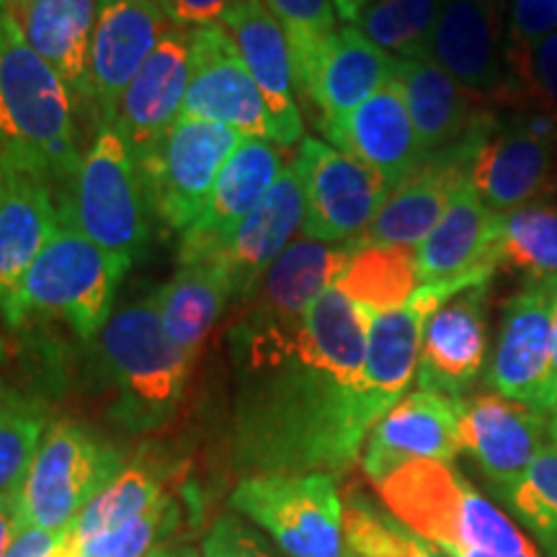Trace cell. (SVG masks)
<instances>
[{
	"mask_svg": "<svg viewBox=\"0 0 557 557\" xmlns=\"http://www.w3.org/2000/svg\"><path fill=\"white\" fill-rule=\"evenodd\" d=\"M369 315L336 284L289 331H230L235 457L250 475H336L380 421L364 387Z\"/></svg>",
	"mask_w": 557,
	"mask_h": 557,
	"instance_id": "obj_1",
	"label": "cell"
},
{
	"mask_svg": "<svg viewBox=\"0 0 557 557\" xmlns=\"http://www.w3.org/2000/svg\"><path fill=\"white\" fill-rule=\"evenodd\" d=\"M374 487L395 519L447 557H540L527 534L451 462L416 459Z\"/></svg>",
	"mask_w": 557,
	"mask_h": 557,
	"instance_id": "obj_2",
	"label": "cell"
},
{
	"mask_svg": "<svg viewBox=\"0 0 557 557\" xmlns=\"http://www.w3.org/2000/svg\"><path fill=\"white\" fill-rule=\"evenodd\" d=\"M81 160L67 83L32 50L18 18L0 11V169L73 178Z\"/></svg>",
	"mask_w": 557,
	"mask_h": 557,
	"instance_id": "obj_3",
	"label": "cell"
},
{
	"mask_svg": "<svg viewBox=\"0 0 557 557\" xmlns=\"http://www.w3.org/2000/svg\"><path fill=\"white\" fill-rule=\"evenodd\" d=\"M124 274L127 269L62 220L58 233L5 299L0 318L9 325L58 318L83 338L99 336Z\"/></svg>",
	"mask_w": 557,
	"mask_h": 557,
	"instance_id": "obj_4",
	"label": "cell"
},
{
	"mask_svg": "<svg viewBox=\"0 0 557 557\" xmlns=\"http://www.w3.org/2000/svg\"><path fill=\"white\" fill-rule=\"evenodd\" d=\"M99 351L120 395V416L132 429L156 426L176 410L194 357L163 331L156 297L111 312L99 333Z\"/></svg>",
	"mask_w": 557,
	"mask_h": 557,
	"instance_id": "obj_5",
	"label": "cell"
},
{
	"mask_svg": "<svg viewBox=\"0 0 557 557\" xmlns=\"http://www.w3.org/2000/svg\"><path fill=\"white\" fill-rule=\"evenodd\" d=\"M148 212L135 152L116 124H101L75 171L73 205L62 212V220L81 230L122 269H129L148 246Z\"/></svg>",
	"mask_w": 557,
	"mask_h": 557,
	"instance_id": "obj_6",
	"label": "cell"
},
{
	"mask_svg": "<svg viewBox=\"0 0 557 557\" xmlns=\"http://www.w3.org/2000/svg\"><path fill=\"white\" fill-rule=\"evenodd\" d=\"M124 470L94 431L62 418L45 429L18 493V524L65 537L78 513Z\"/></svg>",
	"mask_w": 557,
	"mask_h": 557,
	"instance_id": "obj_7",
	"label": "cell"
},
{
	"mask_svg": "<svg viewBox=\"0 0 557 557\" xmlns=\"http://www.w3.org/2000/svg\"><path fill=\"white\" fill-rule=\"evenodd\" d=\"M240 143L243 135L225 124L178 116L148 148L135 152L150 214L173 233H186Z\"/></svg>",
	"mask_w": 557,
	"mask_h": 557,
	"instance_id": "obj_8",
	"label": "cell"
},
{
	"mask_svg": "<svg viewBox=\"0 0 557 557\" xmlns=\"http://www.w3.org/2000/svg\"><path fill=\"white\" fill-rule=\"evenodd\" d=\"M230 500L289 557H346L344 504L333 475H248Z\"/></svg>",
	"mask_w": 557,
	"mask_h": 557,
	"instance_id": "obj_9",
	"label": "cell"
},
{
	"mask_svg": "<svg viewBox=\"0 0 557 557\" xmlns=\"http://www.w3.org/2000/svg\"><path fill=\"white\" fill-rule=\"evenodd\" d=\"M295 165L305 191L302 235L310 240L357 246L393 194L372 169L315 137L302 139Z\"/></svg>",
	"mask_w": 557,
	"mask_h": 557,
	"instance_id": "obj_10",
	"label": "cell"
},
{
	"mask_svg": "<svg viewBox=\"0 0 557 557\" xmlns=\"http://www.w3.org/2000/svg\"><path fill=\"white\" fill-rule=\"evenodd\" d=\"M555 310L557 284H524L508 299L485 377L493 393L547 416L557 410L553 369Z\"/></svg>",
	"mask_w": 557,
	"mask_h": 557,
	"instance_id": "obj_11",
	"label": "cell"
},
{
	"mask_svg": "<svg viewBox=\"0 0 557 557\" xmlns=\"http://www.w3.org/2000/svg\"><path fill=\"white\" fill-rule=\"evenodd\" d=\"M191 34V73L181 116L225 124L243 137L274 145V124L259 86L250 78L238 47L222 24Z\"/></svg>",
	"mask_w": 557,
	"mask_h": 557,
	"instance_id": "obj_12",
	"label": "cell"
},
{
	"mask_svg": "<svg viewBox=\"0 0 557 557\" xmlns=\"http://www.w3.org/2000/svg\"><path fill=\"white\" fill-rule=\"evenodd\" d=\"M498 116L493 122L483 124L475 132L449 148L431 152L423 158L413 176L406 184L398 186L389 199L382 205L377 218L361 235L357 248L364 246H413L418 248L436 222L442 220L444 209L455 194L470 184L472 165H475L478 152L491 137Z\"/></svg>",
	"mask_w": 557,
	"mask_h": 557,
	"instance_id": "obj_13",
	"label": "cell"
},
{
	"mask_svg": "<svg viewBox=\"0 0 557 557\" xmlns=\"http://www.w3.org/2000/svg\"><path fill=\"white\" fill-rule=\"evenodd\" d=\"M459 442L504 500L549 444V416L498 393H480L462 400Z\"/></svg>",
	"mask_w": 557,
	"mask_h": 557,
	"instance_id": "obj_14",
	"label": "cell"
},
{
	"mask_svg": "<svg viewBox=\"0 0 557 557\" xmlns=\"http://www.w3.org/2000/svg\"><path fill=\"white\" fill-rule=\"evenodd\" d=\"M504 5L506 0H447L426 50L491 107L508 99Z\"/></svg>",
	"mask_w": 557,
	"mask_h": 557,
	"instance_id": "obj_15",
	"label": "cell"
},
{
	"mask_svg": "<svg viewBox=\"0 0 557 557\" xmlns=\"http://www.w3.org/2000/svg\"><path fill=\"white\" fill-rule=\"evenodd\" d=\"M284 165L276 145L259 137H243L238 150L230 156L220 171L218 184L209 194L197 222L186 230L178 246L181 267L212 263L248 220V214L261 205L263 197L282 176Z\"/></svg>",
	"mask_w": 557,
	"mask_h": 557,
	"instance_id": "obj_16",
	"label": "cell"
},
{
	"mask_svg": "<svg viewBox=\"0 0 557 557\" xmlns=\"http://www.w3.org/2000/svg\"><path fill=\"white\" fill-rule=\"evenodd\" d=\"M171 26L163 0H99L90 41V94L101 124H114L124 90Z\"/></svg>",
	"mask_w": 557,
	"mask_h": 557,
	"instance_id": "obj_17",
	"label": "cell"
},
{
	"mask_svg": "<svg viewBox=\"0 0 557 557\" xmlns=\"http://www.w3.org/2000/svg\"><path fill=\"white\" fill-rule=\"evenodd\" d=\"M465 398L416 389L403 395L385 416L374 423L364 442L361 468L372 483L385 480L403 465L416 459L451 462L459 451V416Z\"/></svg>",
	"mask_w": 557,
	"mask_h": 557,
	"instance_id": "obj_18",
	"label": "cell"
},
{
	"mask_svg": "<svg viewBox=\"0 0 557 557\" xmlns=\"http://www.w3.org/2000/svg\"><path fill=\"white\" fill-rule=\"evenodd\" d=\"M418 287L447 282L487 284L500 267V212L465 184L436 227L416 248Z\"/></svg>",
	"mask_w": 557,
	"mask_h": 557,
	"instance_id": "obj_19",
	"label": "cell"
},
{
	"mask_svg": "<svg viewBox=\"0 0 557 557\" xmlns=\"http://www.w3.org/2000/svg\"><path fill=\"white\" fill-rule=\"evenodd\" d=\"M357 246L320 243L310 238L292 240L289 248L267 271L259 287L243 299L246 312L238 329L289 331L302 323L310 305L336 284L341 271L351 261Z\"/></svg>",
	"mask_w": 557,
	"mask_h": 557,
	"instance_id": "obj_20",
	"label": "cell"
},
{
	"mask_svg": "<svg viewBox=\"0 0 557 557\" xmlns=\"http://www.w3.org/2000/svg\"><path fill=\"white\" fill-rule=\"evenodd\" d=\"M487 351V284L459 292L431 312L418 354V389L462 398Z\"/></svg>",
	"mask_w": 557,
	"mask_h": 557,
	"instance_id": "obj_21",
	"label": "cell"
},
{
	"mask_svg": "<svg viewBox=\"0 0 557 557\" xmlns=\"http://www.w3.org/2000/svg\"><path fill=\"white\" fill-rule=\"evenodd\" d=\"M222 26L233 37L250 78L267 101L276 148L302 143V114L295 99V62L282 24L263 0H235L222 18Z\"/></svg>",
	"mask_w": 557,
	"mask_h": 557,
	"instance_id": "obj_22",
	"label": "cell"
},
{
	"mask_svg": "<svg viewBox=\"0 0 557 557\" xmlns=\"http://www.w3.org/2000/svg\"><path fill=\"white\" fill-rule=\"evenodd\" d=\"M478 287L475 282H447L418 287L400 308L369 315L364 387L380 418L398 403L418 372L423 325L438 305L459 292Z\"/></svg>",
	"mask_w": 557,
	"mask_h": 557,
	"instance_id": "obj_23",
	"label": "cell"
},
{
	"mask_svg": "<svg viewBox=\"0 0 557 557\" xmlns=\"http://www.w3.org/2000/svg\"><path fill=\"white\" fill-rule=\"evenodd\" d=\"M305 225V191L299 181L297 165H284L282 176L271 186V191L248 220L238 227L233 240L209 267H214L225 278L233 299H246L250 292L259 287L267 271L295 235Z\"/></svg>",
	"mask_w": 557,
	"mask_h": 557,
	"instance_id": "obj_24",
	"label": "cell"
},
{
	"mask_svg": "<svg viewBox=\"0 0 557 557\" xmlns=\"http://www.w3.org/2000/svg\"><path fill=\"white\" fill-rule=\"evenodd\" d=\"M470 184L493 212L553 201L557 197V145L534 139L498 120L478 152Z\"/></svg>",
	"mask_w": 557,
	"mask_h": 557,
	"instance_id": "obj_25",
	"label": "cell"
},
{
	"mask_svg": "<svg viewBox=\"0 0 557 557\" xmlns=\"http://www.w3.org/2000/svg\"><path fill=\"white\" fill-rule=\"evenodd\" d=\"M329 139L341 152L377 173L389 191L406 184L423 163L406 96L395 78L354 109Z\"/></svg>",
	"mask_w": 557,
	"mask_h": 557,
	"instance_id": "obj_26",
	"label": "cell"
},
{
	"mask_svg": "<svg viewBox=\"0 0 557 557\" xmlns=\"http://www.w3.org/2000/svg\"><path fill=\"white\" fill-rule=\"evenodd\" d=\"M191 73V34L173 24L139 67L116 107L114 124L132 152L148 148L184 109Z\"/></svg>",
	"mask_w": 557,
	"mask_h": 557,
	"instance_id": "obj_27",
	"label": "cell"
},
{
	"mask_svg": "<svg viewBox=\"0 0 557 557\" xmlns=\"http://www.w3.org/2000/svg\"><path fill=\"white\" fill-rule=\"evenodd\" d=\"M395 81L406 96L423 158L496 120V107L465 88L431 58H395Z\"/></svg>",
	"mask_w": 557,
	"mask_h": 557,
	"instance_id": "obj_28",
	"label": "cell"
},
{
	"mask_svg": "<svg viewBox=\"0 0 557 557\" xmlns=\"http://www.w3.org/2000/svg\"><path fill=\"white\" fill-rule=\"evenodd\" d=\"M60 225L50 178L13 165L0 169V308Z\"/></svg>",
	"mask_w": 557,
	"mask_h": 557,
	"instance_id": "obj_29",
	"label": "cell"
},
{
	"mask_svg": "<svg viewBox=\"0 0 557 557\" xmlns=\"http://www.w3.org/2000/svg\"><path fill=\"white\" fill-rule=\"evenodd\" d=\"M393 78V54L374 45L359 26L344 24L325 47L315 81L305 96L318 109L320 127L329 137L354 109H359Z\"/></svg>",
	"mask_w": 557,
	"mask_h": 557,
	"instance_id": "obj_30",
	"label": "cell"
},
{
	"mask_svg": "<svg viewBox=\"0 0 557 557\" xmlns=\"http://www.w3.org/2000/svg\"><path fill=\"white\" fill-rule=\"evenodd\" d=\"M99 0H29L18 18L26 41L50 65L70 94L94 101L90 94V41Z\"/></svg>",
	"mask_w": 557,
	"mask_h": 557,
	"instance_id": "obj_31",
	"label": "cell"
},
{
	"mask_svg": "<svg viewBox=\"0 0 557 557\" xmlns=\"http://www.w3.org/2000/svg\"><path fill=\"white\" fill-rule=\"evenodd\" d=\"M156 308L163 331L181 351L197 357L209 331L225 310L230 295L225 278L209 263L181 267L178 274L163 284L156 295Z\"/></svg>",
	"mask_w": 557,
	"mask_h": 557,
	"instance_id": "obj_32",
	"label": "cell"
},
{
	"mask_svg": "<svg viewBox=\"0 0 557 557\" xmlns=\"http://www.w3.org/2000/svg\"><path fill=\"white\" fill-rule=\"evenodd\" d=\"M336 287L367 315L406 305L418 289L413 246H364L354 250Z\"/></svg>",
	"mask_w": 557,
	"mask_h": 557,
	"instance_id": "obj_33",
	"label": "cell"
},
{
	"mask_svg": "<svg viewBox=\"0 0 557 557\" xmlns=\"http://www.w3.org/2000/svg\"><path fill=\"white\" fill-rule=\"evenodd\" d=\"M500 267L524 284H557V199L500 214Z\"/></svg>",
	"mask_w": 557,
	"mask_h": 557,
	"instance_id": "obj_34",
	"label": "cell"
},
{
	"mask_svg": "<svg viewBox=\"0 0 557 557\" xmlns=\"http://www.w3.org/2000/svg\"><path fill=\"white\" fill-rule=\"evenodd\" d=\"M45 429V406L0 380V500H18Z\"/></svg>",
	"mask_w": 557,
	"mask_h": 557,
	"instance_id": "obj_35",
	"label": "cell"
},
{
	"mask_svg": "<svg viewBox=\"0 0 557 557\" xmlns=\"http://www.w3.org/2000/svg\"><path fill=\"white\" fill-rule=\"evenodd\" d=\"M165 496L163 480L148 465H129L78 513L62 537V545H75L96 534L124 524Z\"/></svg>",
	"mask_w": 557,
	"mask_h": 557,
	"instance_id": "obj_36",
	"label": "cell"
},
{
	"mask_svg": "<svg viewBox=\"0 0 557 557\" xmlns=\"http://www.w3.org/2000/svg\"><path fill=\"white\" fill-rule=\"evenodd\" d=\"M444 5L447 0H374L354 26L393 58H426Z\"/></svg>",
	"mask_w": 557,
	"mask_h": 557,
	"instance_id": "obj_37",
	"label": "cell"
},
{
	"mask_svg": "<svg viewBox=\"0 0 557 557\" xmlns=\"http://www.w3.org/2000/svg\"><path fill=\"white\" fill-rule=\"evenodd\" d=\"M346 557H447L372 500L351 496L344 506Z\"/></svg>",
	"mask_w": 557,
	"mask_h": 557,
	"instance_id": "obj_38",
	"label": "cell"
},
{
	"mask_svg": "<svg viewBox=\"0 0 557 557\" xmlns=\"http://www.w3.org/2000/svg\"><path fill=\"white\" fill-rule=\"evenodd\" d=\"M287 34L297 88L308 94L315 81L320 58L338 32L333 0H263Z\"/></svg>",
	"mask_w": 557,
	"mask_h": 557,
	"instance_id": "obj_39",
	"label": "cell"
},
{
	"mask_svg": "<svg viewBox=\"0 0 557 557\" xmlns=\"http://www.w3.org/2000/svg\"><path fill=\"white\" fill-rule=\"evenodd\" d=\"M504 504L534 534L542 555L557 557V447L553 442L545 444Z\"/></svg>",
	"mask_w": 557,
	"mask_h": 557,
	"instance_id": "obj_40",
	"label": "cell"
},
{
	"mask_svg": "<svg viewBox=\"0 0 557 557\" xmlns=\"http://www.w3.org/2000/svg\"><path fill=\"white\" fill-rule=\"evenodd\" d=\"M178 519V504L165 493L139 517L75 545H60L54 557H148L152 547L176 529Z\"/></svg>",
	"mask_w": 557,
	"mask_h": 557,
	"instance_id": "obj_41",
	"label": "cell"
},
{
	"mask_svg": "<svg viewBox=\"0 0 557 557\" xmlns=\"http://www.w3.org/2000/svg\"><path fill=\"white\" fill-rule=\"evenodd\" d=\"M508 99L504 107L517 101H532L553 109L557 114V32L534 41L527 52L506 60Z\"/></svg>",
	"mask_w": 557,
	"mask_h": 557,
	"instance_id": "obj_42",
	"label": "cell"
},
{
	"mask_svg": "<svg viewBox=\"0 0 557 557\" xmlns=\"http://www.w3.org/2000/svg\"><path fill=\"white\" fill-rule=\"evenodd\" d=\"M557 32V0H511L506 24V60Z\"/></svg>",
	"mask_w": 557,
	"mask_h": 557,
	"instance_id": "obj_43",
	"label": "cell"
},
{
	"mask_svg": "<svg viewBox=\"0 0 557 557\" xmlns=\"http://www.w3.org/2000/svg\"><path fill=\"white\" fill-rule=\"evenodd\" d=\"M201 557H271V553L243 521L222 517L207 534Z\"/></svg>",
	"mask_w": 557,
	"mask_h": 557,
	"instance_id": "obj_44",
	"label": "cell"
},
{
	"mask_svg": "<svg viewBox=\"0 0 557 557\" xmlns=\"http://www.w3.org/2000/svg\"><path fill=\"white\" fill-rule=\"evenodd\" d=\"M233 3L235 0H163L169 18L181 29L222 24V18H225Z\"/></svg>",
	"mask_w": 557,
	"mask_h": 557,
	"instance_id": "obj_45",
	"label": "cell"
},
{
	"mask_svg": "<svg viewBox=\"0 0 557 557\" xmlns=\"http://www.w3.org/2000/svg\"><path fill=\"white\" fill-rule=\"evenodd\" d=\"M60 545L62 537H58V534L29 524H18L5 557H54Z\"/></svg>",
	"mask_w": 557,
	"mask_h": 557,
	"instance_id": "obj_46",
	"label": "cell"
},
{
	"mask_svg": "<svg viewBox=\"0 0 557 557\" xmlns=\"http://www.w3.org/2000/svg\"><path fill=\"white\" fill-rule=\"evenodd\" d=\"M18 527V500H0V557L9 553Z\"/></svg>",
	"mask_w": 557,
	"mask_h": 557,
	"instance_id": "obj_47",
	"label": "cell"
},
{
	"mask_svg": "<svg viewBox=\"0 0 557 557\" xmlns=\"http://www.w3.org/2000/svg\"><path fill=\"white\" fill-rule=\"evenodd\" d=\"M372 3H374V0H333L338 18L344 21V24H357L361 11H364L367 5H372Z\"/></svg>",
	"mask_w": 557,
	"mask_h": 557,
	"instance_id": "obj_48",
	"label": "cell"
},
{
	"mask_svg": "<svg viewBox=\"0 0 557 557\" xmlns=\"http://www.w3.org/2000/svg\"><path fill=\"white\" fill-rule=\"evenodd\" d=\"M148 557H201L194 547H160L152 549Z\"/></svg>",
	"mask_w": 557,
	"mask_h": 557,
	"instance_id": "obj_49",
	"label": "cell"
},
{
	"mask_svg": "<svg viewBox=\"0 0 557 557\" xmlns=\"http://www.w3.org/2000/svg\"><path fill=\"white\" fill-rule=\"evenodd\" d=\"M3 3H5V11H9L11 16L21 18L24 16V9L29 5V0H3Z\"/></svg>",
	"mask_w": 557,
	"mask_h": 557,
	"instance_id": "obj_50",
	"label": "cell"
},
{
	"mask_svg": "<svg viewBox=\"0 0 557 557\" xmlns=\"http://www.w3.org/2000/svg\"><path fill=\"white\" fill-rule=\"evenodd\" d=\"M553 369H555V380H557V310H555V320H553Z\"/></svg>",
	"mask_w": 557,
	"mask_h": 557,
	"instance_id": "obj_51",
	"label": "cell"
},
{
	"mask_svg": "<svg viewBox=\"0 0 557 557\" xmlns=\"http://www.w3.org/2000/svg\"><path fill=\"white\" fill-rule=\"evenodd\" d=\"M549 442H553L557 447V410L553 416H549Z\"/></svg>",
	"mask_w": 557,
	"mask_h": 557,
	"instance_id": "obj_52",
	"label": "cell"
},
{
	"mask_svg": "<svg viewBox=\"0 0 557 557\" xmlns=\"http://www.w3.org/2000/svg\"><path fill=\"white\" fill-rule=\"evenodd\" d=\"M5 357V341H3V336H0V359Z\"/></svg>",
	"mask_w": 557,
	"mask_h": 557,
	"instance_id": "obj_53",
	"label": "cell"
},
{
	"mask_svg": "<svg viewBox=\"0 0 557 557\" xmlns=\"http://www.w3.org/2000/svg\"><path fill=\"white\" fill-rule=\"evenodd\" d=\"M0 11H5V3H3V0H0Z\"/></svg>",
	"mask_w": 557,
	"mask_h": 557,
	"instance_id": "obj_54",
	"label": "cell"
}]
</instances>
